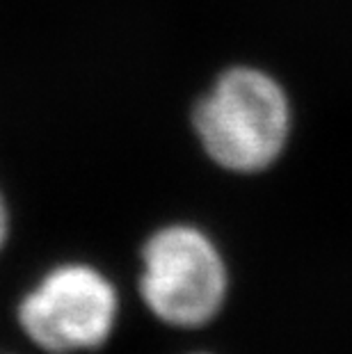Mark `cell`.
Segmentation results:
<instances>
[{"instance_id":"obj_2","label":"cell","mask_w":352,"mask_h":354,"mask_svg":"<svg viewBox=\"0 0 352 354\" xmlns=\"http://www.w3.org/2000/svg\"><path fill=\"white\" fill-rule=\"evenodd\" d=\"M138 292L149 313L176 329L206 327L229 295V268L204 229L176 222L160 227L140 250Z\"/></svg>"},{"instance_id":"obj_1","label":"cell","mask_w":352,"mask_h":354,"mask_svg":"<svg viewBox=\"0 0 352 354\" xmlns=\"http://www.w3.org/2000/svg\"><path fill=\"white\" fill-rule=\"evenodd\" d=\"M204 153L234 174H259L279 160L293 128L286 89L257 66H231L194 105Z\"/></svg>"},{"instance_id":"obj_4","label":"cell","mask_w":352,"mask_h":354,"mask_svg":"<svg viewBox=\"0 0 352 354\" xmlns=\"http://www.w3.org/2000/svg\"><path fill=\"white\" fill-rule=\"evenodd\" d=\"M7 233H10V215H7L5 199H3V194H0V250H3L5 240H7Z\"/></svg>"},{"instance_id":"obj_5","label":"cell","mask_w":352,"mask_h":354,"mask_svg":"<svg viewBox=\"0 0 352 354\" xmlns=\"http://www.w3.org/2000/svg\"><path fill=\"white\" fill-rule=\"evenodd\" d=\"M194 354H206V352H194Z\"/></svg>"},{"instance_id":"obj_3","label":"cell","mask_w":352,"mask_h":354,"mask_svg":"<svg viewBox=\"0 0 352 354\" xmlns=\"http://www.w3.org/2000/svg\"><path fill=\"white\" fill-rule=\"evenodd\" d=\"M17 318L30 343L48 354L103 348L119 320L112 279L89 263H59L21 297Z\"/></svg>"}]
</instances>
